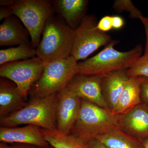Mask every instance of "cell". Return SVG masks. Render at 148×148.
I'll return each instance as SVG.
<instances>
[{
  "instance_id": "cell-1",
  "label": "cell",
  "mask_w": 148,
  "mask_h": 148,
  "mask_svg": "<svg viewBox=\"0 0 148 148\" xmlns=\"http://www.w3.org/2000/svg\"><path fill=\"white\" fill-rule=\"evenodd\" d=\"M119 42V41L113 40L96 55L78 62V73L102 77L113 72L131 68L142 56L143 47L138 45L128 51H120L114 48Z\"/></svg>"
},
{
  "instance_id": "cell-2",
  "label": "cell",
  "mask_w": 148,
  "mask_h": 148,
  "mask_svg": "<svg viewBox=\"0 0 148 148\" xmlns=\"http://www.w3.org/2000/svg\"><path fill=\"white\" fill-rule=\"evenodd\" d=\"M57 93L43 97H33L24 108L0 118L1 127H14L34 125L48 130L56 129Z\"/></svg>"
},
{
  "instance_id": "cell-3",
  "label": "cell",
  "mask_w": 148,
  "mask_h": 148,
  "mask_svg": "<svg viewBox=\"0 0 148 148\" xmlns=\"http://www.w3.org/2000/svg\"><path fill=\"white\" fill-rule=\"evenodd\" d=\"M120 115L81 99L78 115L71 133L84 142L119 127Z\"/></svg>"
},
{
  "instance_id": "cell-4",
  "label": "cell",
  "mask_w": 148,
  "mask_h": 148,
  "mask_svg": "<svg viewBox=\"0 0 148 148\" xmlns=\"http://www.w3.org/2000/svg\"><path fill=\"white\" fill-rule=\"evenodd\" d=\"M74 39V30L53 14L47 21L36 56L45 61L67 58L71 54Z\"/></svg>"
},
{
  "instance_id": "cell-5",
  "label": "cell",
  "mask_w": 148,
  "mask_h": 148,
  "mask_svg": "<svg viewBox=\"0 0 148 148\" xmlns=\"http://www.w3.org/2000/svg\"><path fill=\"white\" fill-rule=\"evenodd\" d=\"M77 63L71 55L64 59L46 61L41 77L29 92L31 98L45 97L66 88L72 78L78 73Z\"/></svg>"
},
{
  "instance_id": "cell-6",
  "label": "cell",
  "mask_w": 148,
  "mask_h": 148,
  "mask_svg": "<svg viewBox=\"0 0 148 148\" xmlns=\"http://www.w3.org/2000/svg\"><path fill=\"white\" fill-rule=\"evenodd\" d=\"M9 8L29 31L32 45L37 49L47 21L55 14L51 1L15 0Z\"/></svg>"
},
{
  "instance_id": "cell-7",
  "label": "cell",
  "mask_w": 148,
  "mask_h": 148,
  "mask_svg": "<svg viewBox=\"0 0 148 148\" xmlns=\"http://www.w3.org/2000/svg\"><path fill=\"white\" fill-rule=\"evenodd\" d=\"M98 21L93 14L86 15L74 30L73 45L71 55L77 61L85 60L99 48L113 40L110 35L97 28Z\"/></svg>"
},
{
  "instance_id": "cell-8",
  "label": "cell",
  "mask_w": 148,
  "mask_h": 148,
  "mask_svg": "<svg viewBox=\"0 0 148 148\" xmlns=\"http://www.w3.org/2000/svg\"><path fill=\"white\" fill-rule=\"evenodd\" d=\"M45 64L46 61L37 56L6 63L0 66V76L14 82L21 95L27 98L32 86L41 77Z\"/></svg>"
},
{
  "instance_id": "cell-9",
  "label": "cell",
  "mask_w": 148,
  "mask_h": 148,
  "mask_svg": "<svg viewBox=\"0 0 148 148\" xmlns=\"http://www.w3.org/2000/svg\"><path fill=\"white\" fill-rule=\"evenodd\" d=\"M56 129L65 134L71 133L78 115L81 99L67 88L57 93Z\"/></svg>"
},
{
  "instance_id": "cell-10",
  "label": "cell",
  "mask_w": 148,
  "mask_h": 148,
  "mask_svg": "<svg viewBox=\"0 0 148 148\" xmlns=\"http://www.w3.org/2000/svg\"><path fill=\"white\" fill-rule=\"evenodd\" d=\"M102 78L77 73L72 78L66 88L81 99L111 111L102 93Z\"/></svg>"
},
{
  "instance_id": "cell-11",
  "label": "cell",
  "mask_w": 148,
  "mask_h": 148,
  "mask_svg": "<svg viewBox=\"0 0 148 148\" xmlns=\"http://www.w3.org/2000/svg\"><path fill=\"white\" fill-rule=\"evenodd\" d=\"M0 141L5 143H17L39 147H48L41 128L34 125L22 127H0Z\"/></svg>"
},
{
  "instance_id": "cell-12",
  "label": "cell",
  "mask_w": 148,
  "mask_h": 148,
  "mask_svg": "<svg viewBox=\"0 0 148 148\" xmlns=\"http://www.w3.org/2000/svg\"><path fill=\"white\" fill-rule=\"evenodd\" d=\"M119 127L140 140L148 136V106L141 103L120 115Z\"/></svg>"
},
{
  "instance_id": "cell-13",
  "label": "cell",
  "mask_w": 148,
  "mask_h": 148,
  "mask_svg": "<svg viewBox=\"0 0 148 148\" xmlns=\"http://www.w3.org/2000/svg\"><path fill=\"white\" fill-rule=\"evenodd\" d=\"M51 2L57 15L74 30L86 15L87 0H53Z\"/></svg>"
},
{
  "instance_id": "cell-14",
  "label": "cell",
  "mask_w": 148,
  "mask_h": 148,
  "mask_svg": "<svg viewBox=\"0 0 148 148\" xmlns=\"http://www.w3.org/2000/svg\"><path fill=\"white\" fill-rule=\"evenodd\" d=\"M27 98L19 92L16 85L10 80L0 79V118L9 115L24 108Z\"/></svg>"
},
{
  "instance_id": "cell-15",
  "label": "cell",
  "mask_w": 148,
  "mask_h": 148,
  "mask_svg": "<svg viewBox=\"0 0 148 148\" xmlns=\"http://www.w3.org/2000/svg\"><path fill=\"white\" fill-rule=\"evenodd\" d=\"M31 43L29 31L14 15L5 18L0 25V46H13Z\"/></svg>"
},
{
  "instance_id": "cell-16",
  "label": "cell",
  "mask_w": 148,
  "mask_h": 148,
  "mask_svg": "<svg viewBox=\"0 0 148 148\" xmlns=\"http://www.w3.org/2000/svg\"><path fill=\"white\" fill-rule=\"evenodd\" d=\"M127 70L113 72L102 78L101 87L103 97L113 113L125 83L130 78Z\"/></svg>"
},
{
  "instance_id": "cell-17",
  "label": "cell",
  "mask_w": 148,
  "mask_h": 148,
  "mask_svg": "<svg viewBox=\"0 0 148 148\" xmlns=\"http://www.w3.org/2000/svg\"><path fill=\"white\" fill-rule=\"evenodd\" d=\"M139 77H130L125 84L114 114L121 115L142 103Z\"/></svg>"
},
{
  "instance_id": "cell-18",
  "label": "cell",
  "mask_w": 148,
  "mask_h": 148,
  "mask_svg": "<svg viewBox=\"0 0 148 148\" xmlns=\"http://www.w3.org/2000/svg\"><path fill=\"white\" fill-rule=\"evenodd\" d=\"M97 139L108 148H144L141 140L116 127L110 130Z\"/></svg>"
},
{
  "instance_id": "cell-19",
  "label": "cell",
  "mask_w": 148,
  "mask_h": 148,
  "mask_svg": "<svg viewBox=\"0 0 148 148\" xmlns=\"http://www.w3.org/2000/svg\"><path fill=\"white\" fill-rule=\"evenodd\" d=\"M46 140L53 148H87L86 143L71 133L65 134L57 129L41 128Z\"/></svg>"
},
{
  "instance_id": "cell-20",
  "label": "cell",
  "mask_w": 148,
  "mask_h": 148,
  "mask_svg": "<svg viewBox=\"0 0 148 148\" xmlns=\"http://www.w3.org/2000/svg\"><path fill=\"white\" fill-rule=\"evenodd\" d=\"M36 49L32 43L0 50V65L16 61L28 60L36 56Z\"/></svg>"
},
{
  "instance_id": "cell-21",
  "label": "cell",
  "mask_w": 148,
  "mask_h": 148,
  "mask_svg": "<svg viewBox=\"0 0 148 148\" xmlns=\"http://www.w3.org/2000/svg\"><path fill=\"white\" fill-rule=\"evenodd\" d=\"M113 8L118 13L123 11L129 12V17L131 18L140 19L144 16L141 11L134 5L131 0H115Z\"/></svg>"
},
{
  "instance_id": "cell-22",
  "label": "cell",
  "mask_w": 148,
  "mask_h": 148,
  "mask_svg": "<svg viewBox=\"0 0 148 148\" xmlns=\"http://www.w3.org/2000/svg\"><path fill=\"white\" fill-rule=\"evenodd\" d=\"M129 77H148V57L142 56L130 69L127 70Z\"/></svg>"
},
{
  "instance_id": "cell-23",
  "label": "cell",
  "mask_w": 148,
  "mask_h": 148,
  "mask_svg": "<svg viewBox=\"0 0 148 148\" xmlns=\"http://www.w3.org/2000/svg\"><path fill=\"white\" fill-rule=\"evenodd\" d=\"M140 79V94L142 103L148 106V77H139Z\"/></svg>"
},
{
  "instance_id": "cell-24",
  "label": "cell",
  "mask_w": 148,
  "mask_h": 148,
  "mask_svg": "<svg viewBox=\"0 0 148 148\" xmlns=\"http://www.w3.org/2000/svg\"><path fill=\"white\" fill-rule=\"evenodd\" d=\"M97 28L101 32L104 33L109 32L113 29L112 16L107 15L101 18L98 22Z\"/></svg>"
},
{
  "instance_id": "cell-25",
  "label": "cell",
  "mask_w": 148,
  "mask_h": 148,
  "mask_svg": "<svg viewBox=\"0 0 148 148\" xmlns=\"http://www.w3.org/2000/svg\"><path fill=\"white\" fill-rule=\"evenodd\" d=\"M140 19L145 27L146 35L145 48V52L143 56L145 57H148V18L143 16L140 18Z\"/></svg>"
},
{
  "instance_id": "cell-26",
  "label": "cell",
  "mask_w": 148,
  "mask_h": 148,
  "mask_svg": "<svg viewBox=\"0 0 148 148\" xmlns=\"http://www.w3.org/2000/svg\"><path fill=\"white\" fill-rule=\"evenodd\" d=\"M125 21L123 18L119 16H112V24L113 29H119L124 26Z\"/></svg>"
},
{
  "instance_id": "cell-27",
  "label": "cell",
  "mask_w": 148,
  "mask_h": 148,
  "mask_svg": "<svg viewBox=\"0 0 148 148\" xmlns=\"http://www.w3.org/2000/svg\"><path fill=\"white\" fill-rule=\"evenodd\" d=\"M14 15L12 11L8 7H1L0 8V20H4Z\"/></svg>"
},
{
  "instance_id": "cell-28",
  "label": "cell",
  "mask_w": 148,
  "mask_h": 148,
  "mask_svg": "<svg viewBox=\"0 0 148 148\" xmlns=\"http://www.w3.org/2000/svg\"><path fill=\"white\" fill-rule=\"evenodd\" d=\"M86 145L87 148H108L95 138L89 140L86 143Z\"/></svg>"
},
{
  "instance_id": "cell-29",
  "label": "cell",
  "mask_w": 148,
  "mask_h": 148,
  "mask_svg": "<svg viewBox=\"0 0 148 148\" xmlns=\"http://www.w3.org/2000/svg\"><path fill=\"white\" fill-rule=\"evenodd\" d=\"M14 148H53V147H49V146L48 147H39L33 145H24V144H20V145H17L13 146Z\"/></svg>"
},
{
  "instance_id": "cell-30",
  "label": "cell",
  "mask_w": 148,
  "mask_h": 148,
  "mask_svg": "<svg viewBox=\"0 0 148 148\" xmlns=\"http://www.w3.org/2000/svg\"><path fill=\"white\" fill-rule=\"evenodd\" d=\"M15 0H1L0 5L1 7H9L13 4Z\"/></svg>"
},
{
  "instance_id": "cell-31",
  "label": "cell",
  "mask_w": 148,
  "mask_h": 148,
  "mask_svg": "<svg viewBox=\"0 0 148 148\" xmlns=\"http://www.w3.org/2000/svg\"><path fill=\"white\" fill-rule=\"evenodd\" d=\"M144 148H148V136L141 139Z\"/></svg>"
},
{
  "instance_id": "cell-32",
  "label": "cell",
  "mask_w": 148,
  "mask_h": 148,
  "mask_svg": "<svg viewBox=\"0 0 148 148\" xmlns=\"http://www.w3.org/2000/svg\"><path fill=\"white\" fill-rule=\"evenodd\" d=\"M0 148H14L13 147H10L7 145L6 143H0Z\"/></svg>"
},
{
  "instance_id": "cell-33",
  "label": "cell",
  "mask_w": 148,
  "mask_h": 148,
  "mask_svg": "<svg viewBox=\"0 0 148 148\" xmlns=\"http://www.w3.org/2000/svg\"></svg>"
}]
</instances>
